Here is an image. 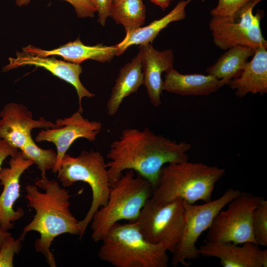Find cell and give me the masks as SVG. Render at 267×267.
Here are the masks:
<instances>
[{
	"instance_id": "f546056e",
	"label": "cell",
	"mask_w": 267,
	"mask_h": 267,
	"mask_svg": "<svg viewBox=\"0 0 267 267\" xmlns=\"http://www.w3.org/2000/svg\"><path fill=\"white\" fill-rule=\"evenodd\" d=\"M18 150L5 140L0 138V171L3 161L8 157L15 156Z\"/></svg>"
},
{
	"instance_id": "484cf974",
	"label": "cell",
	"mask_w": 267,
	"mask_h": 267,
	"mask_svg": "<svg viewBox=\"0 0 267 267\" xmlns=\"http://www.w3.org/2000/svg\"><path fill=\"white\" fill-rule=\"evenodd\" d=\"M21 240L15 239L10 234L2 242L0 248V267H13L15 255L22 248Z\"/></svg>"
},
{
	"instance_id": "ba28073f",
	"label": "cell",
	"mask_w": 267,
	"mask_h": 267,
	"mask_svg": "<svg viewBox=\"0 0 267 267\" xmlns=\"http://www.w3.org/2000/svg\"><path fill=\"white\" fill-rule=\"evenodd\" d=\"M263 0H251L235 13L230 16H213L209 23L213 42L222 49L235 45L250 46L254 49L267 46L263 37L261 21L263 11L255 14L253 9Z\"/></svg>"
},
{
	"instance_id": "4dcf8cb0",
	"label": "cell",
	"mask_w": 267,
	"mask_h": 267,
	"mask_svg": "<svg viewBox=\"0 0 267 267\" xmlns=\"http://www.w3.org/2000/svg\"><path fill=\"white\" fill-rule=\"evenodd\" d=\"M150 1L165 10L170 5L172 0H150Z\"/></svg>"
},
{
	"instance_id": "7402d4cb",
	"label": "cell",
	"mask_w": 267,
	"mask_h": 267,
	"mask_svg": "<svg viewBox=\"0 0 267 267\" xmlns=\"http://www.w3.org/2000/svg\"><path fill=\"white\" fill-rule=\"evenodd\" d=\"M213 65L207 68L208 74L221 80L223 86L238 77L254 54L255 49L244 45H235L226 49Z\"/></svg>"
},
{
	"instance_id": "6da1fadb",
	"label": "cell",
	"mask_w": 267,
	"mask_h": 267,
	"mask_svg": "<svg viewBox=\"0 0 267 267\" xmlns=\"http://www.w3.org/2000/svg\"><path fill=\"white\" fill-rule=\"evenodd\" d=\"M190 143L177 142L148 128H126L111 144L106 163L110 185L126 170H132L148 180L153 188L165 165L188 160Z\"/></svg>"
},
{
	"instance_id": "1f68e13d",
	"label": "cell",
	"mask_w": 267,
	"mask_h": 267,
	"mask_svg": "<svg viewBox=\"0 0 267 267\" xmlns=\"http://www.w3.org/2000/svg\"><path fill=\"white\" fill-rule=\"evenodd\" d=\"M9 232L3 231L0 227V248L5 238L10 235Z\"/></svg>"
},
{
	"instance_id": "ac0fdd59",
	"label": "cell",
	"mask_w": 267,
	"mask_h": 267,
	"mask_svg": "<svg viewBox=\"0 0 267 267\" xmlns=\"http://www.w3.org/2000/svg\"><path fill=\"white\" fill-rule=\"evenodd\" d=\"M252 56L241 74L227 84L240 98L250 92L261 95L267 92V46L256 48Z\"/></svg>"
},
{
	"instance_id": "5bb4252c",
	"label": "cell",
	"mask_w": 267,
	"mask_h": 267,
	"mask_svg": "<svg viewBox=\"0 0 267 267\" xmlns=\"http://www.w3.org/2000/svg\"><path fill=\"white\" fill-rule=\"evenodd\" d=\"M9 63L3 67V71L25 65H33L43 68L53 75L71 84L76 89L79 99L78 111L82 113L83 108L82 102L84 97L91 98L94 94L89 91L82 84L80 75L82 73V67L80 64L58 60L54 57L40 56L25 52H18L15 57H9Z\"/></svg>"
},
{
	"instance_id": "e0dca14e",
	"label": "cell",
	"mask_w": 267,
	"mask_h": 267,
	"mask_svg": "<svg viewBox=\"0 0 267 267\" xmlns=\"http://www.w3.org/2000/svg\"><path fill=\"white\" fill-rule=\"evenodd\" d=\"M22 50L40 56H60L68 62L76 64H80L87 59L102 63L110 62L117 55V52L116 45H87L84 44L79 38L51 50H44L29 45L23 47Z\"/></svg>"
},
{
	"instance_id": "9a60e30c",
	"label": "cell",
	"mask_w": 267,
	"mask_h": 267,
	"mask_svg": "<svg viewBox=\"0 0 267 267\" xmlns=\"http://www.w3.org/2000/svg\"><path fill=\"white\" fill-rule=\"evenodd\" d=\"M200 255L218 258L223 267H267V250L253 242L239 246L232 242L207 241L198 248Z\"/></svg>"
},
{
	"instance_id": "2e32d148",
	"label": "cell",
	"mask_w": 267,
	"mask_h": 267,
	"mask_svg": "<svg viewBox=\"0 0 267 267\" xmlns=\"http://www.w3.org/2000/svg\"><path fill=\"white\" fill-rule=\"evenodd\" d=\"M140 54L144 77V84L149 99L156 107L162 102L161 95L163 80L162 75L173 68L174 55L171 49L160 51L149 43L140 45Z\"/></svg>"
},
{
	"instance_id": "44dd1931",
	"label": "cell",
	"mask_w": 267,
	"mask_h": 267,
	"mask_svg": "<svg viewBox=\"0 0 267 267\" xmlns=\"http://www.w3.org/2000/svg\"><path fill=\"white\" fill-rule=\"evenodd\" d=\"M190 1L191 0H181L169 13L163 17L152 21L144 27L141 26L126 31L125 38L116 45L117 55H121L132 45L152 44L160 32L167 27L169 24L185 18V8Z\"/></svg>"
},
{
	"instance_id": "83f0119b",
	"label": "cell",
	"mask_w": 267,
	"mask_h": 267,
	"mask_svg": "<svg viewBox=\"0 0 267 267\" xmlns=\"http://www.w3.org/2000/svg\"><path fill=\"white\" fill-rule=\"evenodd\" d=\"M251 0H218L210 14L212 16H230L235 13Z\"/></svg>"
},
{
	"instance_id": "603a6c76",
	"label": "cell",
	"mask_w": 267,
	"mask_h": 267,
	"mask_svg": "<svg viewBox=\"0 0 267 267\" xmlns=\"http://www.w3.org/2000/svg\"><path fill=\"white\" fill-rule=\"evenodd\" d=\"M110 16L125 31L141 27L146 19V8L143 0H115L112 2Z\"/></svg>"
},
{
	"instance_id": "4316f807",
	"label": "cell",
	"mask_w": 267,
	"mask_h": 267,
	"mask_svg": "<svg viewBox=\"0 0 267 267\" xmlns=\"http://www.w3.org/2000/svg\"><path fill=\"white\" fill-rule=\"evenodd\" d=\"M31 0H16L18 6L28 5ZM70 3L74 8L78 17L92 18L97 11L95 0H64Z\"/></svg>"
},
{
	"instance_id": "d4e9b609",
	"label": "cell",
	"mask_w": 267,
	"mask_h": 267,
	"mask_svg": "<svg viewBox=\"0 0 267 267\" xmlns=\"http://www.w3.org/2000/svg\"><path fill=\"white\" fill-rule=\"evenodd\" d=\"M252 227L255 243L267 246V200L264 198L253 212Z\"/></svg>"
},
{
	"instance_id": "5b68a950",
	"label": "cell",
	"mask_w": 267,
	"mask_h": 267,
	"mask_svg": "<svg viewBox=\"0 0 267 267\" xmlns=\"http://www.w3.org/2000/svg\"><path fill=\"white\" fill-rule=\"evenodd\" d=\"M99 259L115 267H167L169 258L163 244L148 241L136 221L114 224L101 240Z\"/></svg>"
},
{
	"instance_id": "3957f363",
	"label": "cell",
	"mask_w": 267,
	"mask_h": 267,
	"mask_svg": "<svg viewBox=\"0 0 267 267\" xmlns=\"http://www.w3.org/2000/svg\"><path fill=\"white\" fill-rule=\"evenodd\" d=\"M225 170L188 160L163 167L149 200L161 204L181 200L189 204L211 201L216 183Z\"/></svg>"
},
{
	"instance_id": "30bf717a",
	"label": "cell",
	"mask_w": 267,
	"mask_h": 267,
	"mask_svg": "<svg viewBox=\"0 0 267 267\" xmlns=\"http://www.w3.org/2000/svg\"><path fill=\"white\" fill-rule=\"evenodd\" d=\"M263 199L249 192H241L230 201L225 210L220 211L215 217L206 236L210 242L242 244L255 243L252 231L253 212Z\"/></svg>"
},
{
	"instance_id": "52a82bcc",
	"label": "cell",
	"mask_w": 267,
	"mask_h": 267,
	"mask_svg": "<svg viewBox=\"0 0 267 267\" xmlns=\"http://www.w3.org/2000/svg\"><path fill=\"white\" fill-rule=\"evenodd\" d=\"M241 191L228 188L217 199L201 205L189 204L183 201L185 209L184 222L180 239L171 260V265L188 267L187 261L198 258L200 253L196 243L200 235L210 227L215 217Z\"/></svg>"
},
{
	"instance_id": "277c9868",
	"label": "cell",
	"mask_w": 267,
	"mask_h": 267,
	"mask_svg": "<svg viewBox=\"0 0 267 267\" xmlns=\"http://www.w3.org/2000/svg\"><path fill=\"white\" fill-rule=\"evenodd\" d=\"M125 171L111 185L106 203L92 218L90 223L94 242L101 241L121 221L137 220L151 196L153 187L148 180L132 170Z\"/></svg>"
},
{
	"instance_id": "f1b7e54d",
	"label": "cell",
	"mask_w": 267,
	"mask_h": 267,
	"mask_svg": "<svg viewBox=\"0 0 267 267\" xmlns=\"http://www.w3.org/2000/svg\"><path fill=\"white\" fill-rule=\"evenodd\" d=\"M97 4L98 22L105 26L106 20L110 16L112 0H95Z\"/></svg>"
},
{
	"instance_id": "d6a6232c",
	"label": "cell",
	"mask_w": 267,
	"mask_h": 267,
	"mask_svg": "<svg viewBox=\"0 0 267 267\" xmlns=\"http://www.w3.org/2000/svg\"><path fill=\"white\" fill-rule=\"evenodd\" d=\"M114 0H112V2H113V1H114Z\"/></svg>"
},
{
	"instance_id": "7a4b0ae2",
	"label": "cell",
	"mask_w": 267,
	"mask_h": 267,
	"mask_svg": "<svg viewBox=\"0 0 267 267\" xmlns=\"http://www.w3.org/2000/svg\"><path fill=\"white\" fill-rule=\"evenodd\" d=\"M26 197L29 205L35 211L33 219L23 228L19 238L24 240L26 234L35 231L40 234L34 244L37 252L43 255L50 267L56 264L50 247L54 239L60 235H79V221L71 212V195L54 180L41 178L35 185L25 187Z\"/></svg>"
},
{
	"instance_id": "7c38bea8",
	"label": "cell",
	"mask_w": 267,
	"mask_h": 267,
	"mask_svg": "<svg viewBox=\"0 0 267 267\" xmlns=\"http://www.w3.org/2000/svg\"><path fill=\"white\" fill-rule=\"evenodd\" d=\"M34 164L18 150L15 156L10 157L9 167L1 168L0 171V184L3 186L0 195V227L3 231L11 229L14 226V222L24 215L22 208L15 210L13 207L20 197V177Z\"/></svg>"
},
{
	"instance_id": "cb8c5ba5",
	"label": "cell",
	"mask_w": 267,
	"mask_h": 267,
	"mask_svg": "<svg viewBox=\"0 0 267 267\" xmlns=\"http://www.w3.org/2000/svg\"><path fill=\"white\" fill-rule=\"evenodd\" d=\"M21 150L25 157L31 160L41 171L42 178H46V172L52 170L57 161V153L51 149H45L38 146L31 138Z\"/></svg>"
},
{
	"instance_id": "ffe728a7",
	"label": "cell",
	"mask_w": 267,
	"mask_h": 267,
	"mask_svg": "<svg viewBox=\"0 0 267 267\" xmlns=\"http://www.w3.org/2000/svg\"><path fill=\"white\" fill-rule=\"evenodd\" d=\"M143 84L142 61L138 52L131 62L120 69L106 104L107 114L109 116L115 115L123 100L131 94L136 92Z\"/></svg>"
},
{
	"instance_id": "d6986e66",
	"label": "cell",
	"mask_w": 267,
	"mask_h": 267,
	"mask_svg": "<svg viewBox=\"0 0 267 267\" xmlns=\"http://www.w3.org/2000/svg\"><path fill=\"white\" fill-rule=\"evenodd\" d=\"M163 89L181 95H208L222 85L221 80L210 74H183L173 68L165 73Z\"/></svg>"
},
{
	"instance_id": "4fadbf2b",
	"label": "cell",
	"mask_w": 267,
	"mask_h": 267,
	"mask_svg": "<svg viewBox=\"0 0 267 267\" xmlns=\"http://www.w3.org/2000/svg\"><path fill=\"white\" fill-rule=\"evenodd\" d=\"M0 138L20 150L32 138L34 129L59 127L55 123L40 117L34 119L32 112L22 104L11 102L0 112Z\"/></svg>"
},
{
	"instance_id": "836d02e7",
	"label": "cell",
	"mask_w": 267,
	"mask_h": 267,
	"mask_svg": "<svg viewBox=\"0 0 267 267\" xmlns=\"http://www.w3.org/2000/svg\"><path fill=\"white\" fill-rule=\"evenodd\" d=\"M173 0H172V1H173Z\"/></svg>"
},
{
	"instance_id": "9c48e42d",
	"label": "cell",
	"mask_w": 267,
	"mask_h": 267,
	"mask_svg": "<svg viewBox=\"0 0 267 267\" xmlns=\"http://www.w3.org/2000/svg\"><path fill=\"white\" fill-rule=\"evenodd\" d=\"M184 215L182 200L158 204L149 199L135 221L148 241L163 244L173 254L182 235Z\"/></svg>"
},
{
	"instance_id": "8fae6325",
	"label": "cell",
	"mask_w": 267,
	"mask_h": 267,
	"mask_svg": "<svg viewBox=\"0 0 267 267\" xmlns=\"http://www.w3.org/2000/svg\"><path fill=\"white\" fill-rule=\"evenodd\" d=\"M55 124L59 127L42 130L36 135V141L53 143L56 148L57 161L52 171L56 173L67 150L77 139L95 141L102 130V124L85 118L79 111L69 117L58 118Z\"/></svg>"
},
{
	"instance_id": "8992f818",
	"label": "cell",
	"mask_w": 267,
	"mask_h": 267,
	"mask_svg": "<svg viewBox=\"0 0 267 267\" xmlns=\"http://www.w3.org/2000/svg\"><path fill=\"white\" fill-rule=\"evenodd\" d=\"M57 178L64 187L82 181L90 187L92 200L85 218L79 221L82 238L94 213L107 202L111 185L106 163L99 151L82 150L76 157L67 153L63 157L57 172Z\"/></svg>"
}]
</instances>
